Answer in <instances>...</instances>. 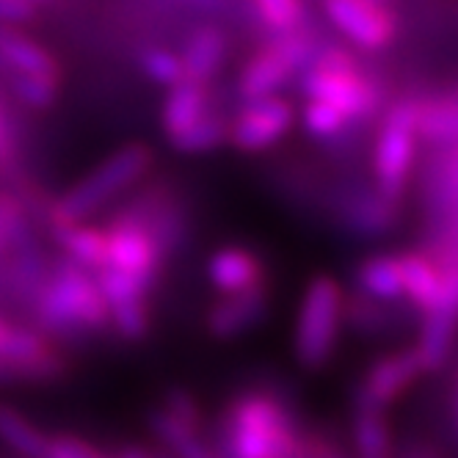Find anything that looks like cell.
Returning a JSON list of instances; mask_svg holds the SVG:
<instances>
[{
  "mask_svg": "<svg viewBox=\"0 0 458 458\" xmlns=\"http://www.w3.org/2000/svg\"><path fill=\"white\" fill-rule=\"evenodd\" d=\"M345 326V290L332 274H318L304 287L293 326V356L304 370H323L332 362Z\"/></svg>",
  "mask_w": 458,
  "mask_h": 458,
  "instance_id": "4",
  "label": "cell"
},
{
  "mask_svg": "<svg viewBox=\"0 0 458 458\" xmlns=\"http://www.w3.org/2000/svg\"><path fill=\"white\" fill-rule=\"evenodd\" d=\"M180 58H182L185 81L205 86L221 70V64L226 58V39L216 28H202L185 42Z\"/></svg>",
  "mask_w": 458,
  "mask_h": 458,
  "instance_id": "22",
  "label": "cell"
},
{
  "mask_svg": "<svg viewBox=\"0 0 458 458\" xmlns=\"http://www.w3.org/2000/svg\"><path fill=\"white\" fill-rule=\"evenodd\" d=\"M0 72H6V75H9V67H6V61H4V58H0Z\"/></svg>",
  "mask_w": 458,
  "mask_h": 458,
  "instance_id": "39",
  "label": "cell"
},
{
  "mask_svg": "<svg viewBox=\"0 0 458 458\" xmlns=\"http://www.w3.org/2000/svg\"><path fill=\"white\" fill-rule=\"evenodd\" d=\"M381 4H384V0H381Z\"/></svg>",
  "mask_w": 458,
  "mask_h": 458,
  "instance_id": "40",
  "label": "cell"
},
{
  "mask_svg": "<svg viewBox=\"0 0 458 458\" xmlns=\"http://www.w3.org/2000/svg\"><path fill=\"white\" fill-rule=\"evenodd\" d=\"M114 458H149V450H144V447H136V445H130V447L119 450Z\"/></svg>",
  "mask_w": 458,
  "mask_h": 458,
  "instance_id": "35",
  "label": "cell"
},
{
  "mask_svg": "<svg viewBox=\"0 0 458 458\" xmlns=\"http://www.w3.org/2000/svg\"><path fill=\"white\" fill-rule=\"evenodd\" d=\"M111 312V332L124 340V343H141L147 340L152 329V312H149V299H136L124 301L108 310Z\"/></svg>",
  "mask_w": 458,
  "mask_h": 458,
  "instance_id": "25",
  "label": "cell"
},
{
  "mask_svg": "<svg viewBox=\"0 0 458 458\" xmlns=\"http://www.w3.org/2000/svg\"><path fill=\"white\" fill-rule=\"evenodd\" d=\"M37 17V9L20 0H0V25H17Z\"/></svg>",
  "mask_w": 458,
  "mask_h": 458,
  "instance_id": "32",
  "label": "cell"
},
{
  "mask_svg": "<svg viewBox=\"0 0 458 458\" xmlns=\"http://www.w3.org/2000/svg\"><path fill=\"white\" fill-rule=\"evenodd\" d=\"M420 141V103L403 100L392 106L381 122L373 144V182L386 202L401 205L417 160Z\"/></svg>",
  "mask_w": 458,
  "mask_h": 458,
  "instance_id": "5",
  "label": "cell"
},
{
  "mask_svg": "<svg viewBox=\"0 0 458 458\" xmlns=\"http://www.w3.org/2000/svg\"><path fill=\"white\" fill-rule=\"evenodd\" d=\"M307 431L274 389H246L218 417L221 458H301Z\"/></svg>",
  "mask_w": 458,
  "mask_h": 458,
  "instance_id": "1",
  "label": "cell"
},
{
  "mask_svg": "<svg viewBox=\"0 0 458 458\" xmlns=\"http://www.w3.org/2000/svg\"><path fill=\"white\" fill-rule=\"evenodd\" d=\"M163 259H166V249L160 246V241L152 235V229L133 210L116 216L106 226L103 268L119 271L152 290L163 271Z\"/></svg>",
  "mask_w": 458,
  "mask_h": 458,
  "instance_id": "8",
  "label": "cell"
},
{
  "mask_svg": "<svg viewBox=\"0 0 458 458\" xmlns=\"http://www.w3.org/2000/svg\"><path fill=\"white\" fill-rule=\"evenodd\" d=\"M208 282L218 293V299L241 296L257 287L268 284L266 263L246 246H221L216 249L205 263Z\"/></svg>",
  "mask_w": 458,
  "mask_h": 458,
  "instance_id": "13",
  "label": "cell"
},
{
  "mask_svg": "<svg viewBox=\"0 0 458 458\" xmlns=\"http://www.w3.org/2000/svg\"><path fill=\"white\" fill-rule=\"evenodd\" d=\"M53 241L64 251V259L86 268L100 271L106 266V226H97L91 221L86 224H58L50 226Z\"/></svg>",
  "mask_w": 458,
  "mask_h": 458,
  "instance_id": "19",
  "label": "cell"
},
{
  "mask_svg": "<svg viewBox=\"0 0 458 458\" xmlns=\"http://www.w3.org/2000/svg\"><path fill=\"white\" fill-rule=\"evenodd\" d=\"M422 376H425V368H422L414 348L389 351V353L378 356L365 370L353 401L386 411L392 403H398Z\"/></svg>",
  "mask_w": 458,
  "mask_h": 458,
  "instance_id": "11",
  "label": "cell"
},
{
  "mask_svg": "<svg viewBox=\"0 0 458 458\" xmlns=\"http://www.w3.org/2000/svg\"><path fill=\"white\" fill-rule=\"evenodd\" d=\"M141 70L152 83L166 86V89H174L185 81L180 53H172L166 47H147L141 53Z\"/></svg>",
  "mask_w": 458,
  "mask_h": 458,
  "instance_id": "28",
  "label": "cell"
},
{
  "mask_svg": "<svg viewBox=\"0 0 458 458\" xmlns=\"http://www.w3.org/2000/svg\"><path fill=\"white\" fill-rule=\"evenodd\" d=\"M17 326H20V323H12V320H6L4 315H0V356H4L6 348L12 345V340H14V335H17Z\"/></svg>",
  "mask_w": 458,
  "mask_h": 458,
  "instance_id": "34",
  "label": "cell"
},
{
  "mask_svg": "<svg viewBox=\"0 0 458 458\" xmlns=\"http://www.w3.org/2000/svg\"><path fill=\"white\" fill-rule=\"evenodd\" d=\"M356 287L362 296L378 304H398L403 301V274L401 257L395 254H373L362 259L356 268Z\"/></svg>",
  "mask_w": 458,
  "mask_h": 458,
  "instance_id": "20",
  "label": "cell"
},
{
  "mask_svg": "<svg viewBox=\"0 0 458 458\" xmlns=\"http://www.w3.org/2000/svg\"><path fill=\"white\" fill-rule=\"evenodd\" d=\"M453 420H455V431H458V381H455V395H453Z\"/></svg>",
  "mask_w": 458,
  "mask_h": 458,
  "instance_id": "36",
  "label": "cell"
},
{
  "mask_svg": "<svg viewBox=\"0 0 458 458\" xmlns=\"http://www.w3.org/2000/svg\"><path fill=\"white\" fill-rule=\"evenodd\" d=\"M45 458H111V455L75 434H53Z\"/></svg>",
  "mask_w": 458,
  "mask_h": 458,
  "instance_id": "31",
  "label": "cell"
},
{
  "mask_svg": "<svg viewBox=\"0 0 458 458\" xmlns=\"http://www.w3.org/2000/svg\"><path fill=\"white\" fill-rule=\"evenodd\" d=\"M9 86L30 108H50L58 97V78H42V75H9Z\"/></svg>",
  "mask_w": 458,
  "mask_h": 458,
  "instance_id": "30",
  "label": "cell"
},
{
  "mask_svg": "<svg viewBox=\"0 0 458 458\" xmlns=\"http://www.w3.org/2000/svg\"><path fill=\"white\" fill-rule=\"evenodd\" d=\"M0 58L6 61L9 75H42L58 78V61L47 47L20 34L12 25H0Z\"/></svg>",
  "mask_w": 458,
  "mask_h": 458,
  "instance_id": "18",
  "label": "cell"
},
{
  "mask_svg": "<svg viewBox=\"0 0 458 458\" xmlns=\"http://www.w3.org/2000/svg\"><path fill=\"white\" fill-rule=\"evenodd\" d=\"M353 458H392L395 455V434L384 409L353 401L351 417Z\"/></svg>",
  "mask_w": 458,
  "mask_h": 458,
  "instance_id": "17",
  "label": "cell"
},
{
  "mask_svg": "<svg viewBox=\"0 0 458 458\" xmlns=\"http://www.w3.org/2000/svg\"><path fill=\"white\" fill-rule=\"evenodd\" d=\"M304 94L307 100L337 108L351 122L368 116L378 106L376 86L343 50H326L312 58L304 75Z\"/></svg>",
  "mask_w": 458,
  "mask_h": 458,
  "instance_id": "6",
  "label": "cell"
},
{
  "mask_svg": "<svg viewBox=\"0 0 458 458\" xmlns=\"http://www.w3.org/2000/svg\"><path fill=\"white\" fill-rule=\"evenodd\" d=\"M271 310V287H257L251 293H241V296H226L218 299L208 310V335L213 340H238L257 329L266 320Z\"/></svg>",
  "mask_w": 458,
  "mask_h": 458,
  "instance_id": "14",
  "label": "cell"
},
{
  "mask_svg": "<svg viewBox=\"0 0 458 458\" xmlns=\"http://www.w3.org/2000/svg\"><path fill=\"white\" fill-rule=\"evenodd\" d=\"M257 17L266 22L268 30H274L276 37L296 34L299 25L304 22L307 0H251Z\"/></svg>",
  "mask_w": 458,
  "mask_h": 458,
  "instance_id": "27",
  "label": "cell"
},
{
  "mask_svg": "<svg viewBox=\"0 0 458 458\" xmlns=\"http://www.w3.org/2000/svg\"><path fill=\"white\" fill-rule=\"evenodd\" d=\"M420 139L437 149L458 147V97L420 103Z\"/></svg>",
  "mask_w": 458,
  "mask_h": 458,
  "instance_id": "24",
  "label": "cell"
},
{
  "mask_svg": "<svg viewBox=\"0 0 458 458\" xmlns=\"http://www.w3.org/2000/svg\"><path fill=\"white\" fill-rule=\"evenodd\" d=\"M296 124V108L284 97H266V100L246 103L235 122H229V144L238 152L254 155L279 144L290 127Z\"/></svg>",
  "mask_w": 458,
  "mask_h": 458,
  "instance_id": "10",
  "label": "cell"
},
{
  "mask_svg": "<svg viewBox=\"0 0 458 458\" xmlns=\"http://www.w3.org/2000/svg\"><path fill=\"white\" fill-rule=\"evenodd\" d=\"M229 141V122H224L218 114H208L199 124H193L182 139H177L172 147L185 155H205L218 149Z\"/></svg>",
  "mask_w": 458,
  "mask_h": 458,
  "instance_id": "26",
  "label": "cell"
},
{
  "mask_svg": "<svg viewBox=\"0 0 458 458\" xmlns=\"http://www.w3.org/2000/svg\"><path fill=\"white\" fill-rule=\"evenodd\" d=\"M0 445L17 453L20 458H45L50 434H45V428H39L34 420L17 411L14 406L0 403Z\"/></svg>",
  "mask_w": 458,
  "mask_h": 458,
  "instance_id": "23",
  "label": "cell"
},
{
  "mask_svg": "<svg viewBox=\"0 0 458 458\" xmlns=\"http://www.w3.org/2000/svg\"><path fill=\"white\" fill-rule=\"evenodd\" d=\"M155 155L147 144H127L108 155L100 166L81 177L67 193H61L50 208V226L86 224L94 213L108 208L114 199L133 188L152 169Z\"/></svg>",
  "mask_w": 458,
  "mask_h": 458,
  "instance_id": "3",
  "label": "cell"
},
{
  "mask_svg": "<svg viewBox=\"0 0 458 458\" xmlns=\"http://www.w3.org/2000/svg\"><path fill=\"white\" fill-rule=\"evenodd\" d=\"M301 122L307 127V133L315 139H337L351 124V119L345 114H340L332 106L315 103V100H307V106L301 111Z\"/></svg>",
  "mask_w": 458,
  "mask_h": 458,
  "instance_id": "29",
  "label": "cell"
},
{
  "mask_svg": "<svg viewBox=\"0 0 458 458\" xmlns=\"http://www.w3.org/2000/svg\"><path fill=\"white\" fill-rule=\"evenodd\" d=\"M340 34L362 50H381L395 39V17L381 0H320Z\"/></svg>",
  "mask_w": 458,
  "mask_h": 458,
  "instance_id": "12",
  "label": "cell"
},
{
  "mask_svg": "<svg viewBox=\"0 0 458 458\" xmlns=\"http://www.w3.org/2000/svg\"><path fill=\"white\" fill-rule=\"evenodd\" d=\"M318 50L310 39H304L299 30L296 34L279 37L268 50L257 53L238 78V94L246 103L266 100V97H276V91L290 81V75L301 70L304 64H312Z\"/></svg>",
  "mask_w": 458,
  "mask_h": 458,
  "instance_id": "9",
  "label": "cell"
},
{
  "mask_svg": "<svg viewBox=\"0 0 458 458\" xmlns=\"http://www.w3.org/2000/svg\"><path fill=\"white\" fill-rule=\"evenodd\" d=\"M12 152H14V139H12V127L6 122V114L0 108V166H6L12 160Z\"/></svg>",
  "mask_w": 458,
  "mask_h": 458,
  "instance_id": "33",
  "label": "cell"
},
{
  "mask_svg": "<svg viewBox=\"0 0 458 458\" xmlns=\"http://www.w3.org/2000/svg\"><path fill=\"white\" fill-rule=\"evenodd\" d=\"M28 310L34 315V329L58 345L111 329V312L94 274L64 257L50 268Z\"/></svg>",
  "mask_w": 458,
  "mask_h": 458,
  "instance_id": "2",
  "label": "cell"
},
{
  "mask_svg": "<svg viewBox=\"0 0 458 458\" xmlns=\"http://www.w3.org/2000/svg\"><path fill=\"white\" fill-rule=\"evenodd\" d=\"M401 205L386 202L384 196L376 193H356L343 205V224L356 235H386L398 221Z\"/></svg>",
  "mask_w": 458,
  "mask_h": 458,
  "instance_id": "21",
  "label": "cell"
},
{
  "mask_svg": "<svg viewBox=\"0 0 458 458\" xmlns=\"http://www.w3.org/2000/svg\"><path fill=\"white\" fill-rule=\"evenodd\" d=\"M20 4H28V6H34V9H37V4H45V0H20Z\"/></svg>",
  "mask_w": 458,
  "mask_h": 458,
  "instance_id": "38",
  "label": "cell"
},
{
  "mask_svg": "<svg viewBox=\"0 0 458 458\" xmlns=\"http://www.w3.org/2000/svg\"><path fill=\"white\" fill-rule=\"evenodd\" d=\"M149 431L157 450L174 458H221L218 447L205 437V414L191 392L169 389L163 403L149 414Z\"/></svg>",
  "mask_w": 458,
  "mask_h": 458,
  "instance_id": "7",
  "label": "cell"
},
{
  "mask_svg": "<svg viewBox=\"0 0 458 458\" xmlns=\"http://www.w3.org/2000/svg\"><path fill=\"white\" fill-rule=\"evenodd\" d=\"M149 458H174V455H169L166 450H157L155 447V450H149Z\"/></svg>",
  "mask_w": 458,
  "mask_h": 458,
  "instance_id": "37",
  "label": "cell"
},
{
  "mask_svg": "<svg viewBox=\"0 0 458 458\" xmlns=\"http://www.w3.org/2000/svg\"><path fill=\"white\" fill-rule=\"evenodd\" d=\"M401 257V274H403V301L422 318L428 315L445 290L442 266L434 259L431 251H403Z\"/></svg>",
  "mask_w": 458,
  "mask_h": 458,
  "instance_id": "15",
  "label": "cell"
},
{
  "mask_svg": "<svg viewBox=\"0 0 458 458\" xmlns=\"http://www.w3.org/2000/svg\"><path fill=\"white\" fill-rule=\"evenodd\" d=\"M210 114L208 108V89L202 83L182 81L180 86L169 89L166 100L160 108V124L169 144L182 139L193 124H199Z\"/></svg>",
  "mask_w": 458,
  "mask_h": 458,
  "instance_id": "16",
  "label": "cell"
}]
</instances>
